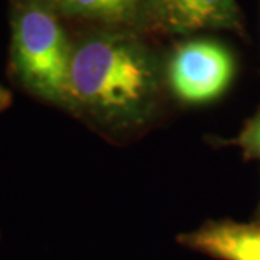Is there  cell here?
<instances>
[{"mask_svg":"<svg viewBox=\"0 0 260 260\" xmlns=\"http://www.w3.org/2000/svg\"><path fill=\"white\" fill-rule=\"evenodd\" d=\"M68 110L103 127L143 126L159 95L156 56L139 32L93 29L74 39Z\"/></svg>","mask_w":260,"mask_h":260,"instance_id":"cell-1","label":"cell"},{"mask_svg":"<svg viewBox=\"0 0 260 260\" xmlns=\"http://www.w3.org/2000/svg\"><path fill=\"white\" fill-rule=\"evenodd\" d=\"M35 2H39V3H44V5H47L49 8H52V9L58 10L64 3H67L68 0H35Z\"/></svg>","mask_w":260,"mask_h":260,"instance_id":"cell-9","label":"cell"},{"mask_svg":"<svg viewBox=\"0 0 260 260\" xmlns=\"http://www.w3.org/2000/svg\"><path fill=\"white\" fill-rule=\"evenodd\" d=\"M236 145L240 146L247 158L260 159V112L246 123L236 139Z\"/></svg>","mask_w":260,"mask_h":260,"instance_id":"cell-7","label":"cell"},{"mask_svg":"<svg viewBox=\"0 0 260 260\" xmlns=\"http://www.w3.org/2000/svg\"><path fill=\"white\" fill-rule=\"evenodd\" d=\"M236 61L224 44L210 38L188 39L174 48L167 64L169 88L179 102L207 104L233 83Z\"/></svg>","mask_w":260,"mask_h":260,"instance_id":"cell-3","label":"cell"},{"mask_svg":"<svg viewBox=\"0 0 260 260\" xmlns=\"http://www.w3.org/2000/svg\"><path fill=\"white\" fill-rule=\"evenodd\" d=\"M10 104H12V94L8 88L0 85V112L8 109Z\"/></svg>","mask_w":260,"mask_h":260,"instance_id":"cell-8","label":"cell"},{"mask_svg":"<svg viewBox=\"0 0 260 260\" xmlns=\"http://www.w3.org/2000/svg\"><path fill=\"white\" fill-rule=\"evenodd\" d=\"M259 217H260V205H259Z\"/></svg>","mask_w":260,"mask_h":260,"instance_id":"cell-10","label":"cell"},{"mask_svg":"<svg viewBox=\"0 0 260 260\" xmlns=\"http://www.w3.org/2000/svg\"><path fill=\"white\" fill-rule=\"evenodd\" d=\"M179 243L220 260H260V221H211L179 236Z\"/></svg>","mask_w":260,"mask_h":260,"instance_id":"cell-5","label":"cell"},{"mask_svg":"<svg viewBox=\"0 0 260 260\" xmlns=\"http://www.w3.org/2000/svg\"><path fill=\"white\" fill-rule=\"evenodd\" d=\"M243 16L236 0H150L146 30L192 35L204 30L243 34Z\"/></svg>","mask_w":260,"mask_h":260,"instance_id":"cell-4","label":"cell"},{"mask_svg":"<svg viewBox=\"0 0 260 260\" xmlns=\"http://www.w3.org/2000/svg\"><path fill=\"white\" fill-rule=\"evenodd\" d=\"M58 10L35 0H13L10 70L18 83L44 102L68 109L74 39Z\"/></svg>","mask_w":260,"mask_h":260,"instance_id":"cell-2","label":"cell"},{"mask_svg":"<svg viewBox=\"0 0 260 260\" xmlns=\"http://www.w3.org/2000/svg\"><path fill=\"white\" fill-rule=\"evenodd\" d=\"M150 0H68L58 13L94 29L145 32Z\"/></svg>","mask_w":260,"mask_h":260,"instance_id":"cell-6","label":"cell"}]
</instances>
